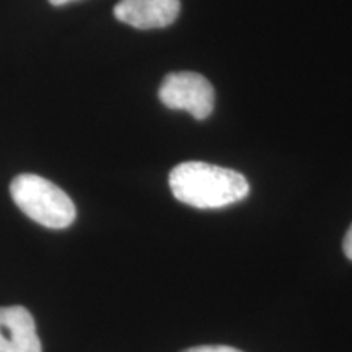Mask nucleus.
<instances>
[{
  "mask_svg": "<svg viewBox=\"0 0 352 352\" xmlns=\"http://www.w3.org/2000/svg\"><path fill=\"white\" fill-rule=\"evenodd\" d=\"M168 183L176 199L196 209H222L250 195V183L243 175L204 162L176 165Z\"/></svg>",
  "mask_w": 352,
  "mask_h": 352,
  "instance_id": "1",
  "label": "nucleus"
},
{
  "mask_svg": "<svg viewBox=\"0 0 352 352\" xmlns=\"http://www.w3.org/2000/svg\"><path fill=\"white\" fill-rule=\"evenodd\" d=\"M12 199L30 219L47 228H67L77 217L69 195L38 175H19L10 184Z\"/></svg>",
  "mask_w": 352,
  "mask_h": 352,
  "instance_id": "2",
  "label": "nucleus"
},
{
  "mask_svg": "<svg viewBox=\"0 0 352 352\" xmlns=\"http://www.w3.org/2000/svg\"><path fill=\"white\" fill-rule=\"evenodd\" d=\"M158 98L166 108L191 113L197 121L214 111L215 91L204 76L196 72L168 74L158 90Z\"/></svg>",
  "mask_w": 352,
  "mask_h": 352,
  "instance_id": "3",
  "label": "nucleus"
},
{
  "mask_svg": "<svg viewBox=\"0 0 352 352\" xmlns=\"http://www.w3.org/2000/svg\"><path fill=\"white\" fill-rule=\"evenodd\" d=\"M179 8V0H121L114 7V16L138 30H155L173 23Z\"/></svg>",
  "mask_w": 352,
  "mask_h": 352,
  "instance_id": "4",
  "label": "nucleus"
},
{
  "mask_svg": "<svg viewBox=\"0 0 352 352\" xmlns=\"http://www.w3.org/2000/svg\"><path fill=\"white\" fill-rule=\"evenodd\" d=\"M0 352H43L36 323L23 307H0Z\"/></svg>",
  "mask_w": 352,
  "mask_h": 352,
  "instance_id": "5",
  "label": "nucleus"
},
{
  "mask_svg": "<svg viewBox=\"0 0 352 352\" xmlns=\"http://www.w3.org/2000/svg\"><path fill=\"white\" fill-rule=\"evenodd\" d=\"M183 352H241L235 347L230 346H197V347H191V349H186Z\"/></svg>",
  "mask_w": 352,
  "mask_h": 352,
  "instance_id": "6",
  "label": "nucleus"
},
{
  "mask_svg": "<svg viewBox=\"0 0 352 352\" xmlns=\"http://www.w3.org/2000/svg\"><path fill=\"white\" fill-rule=\"evenodd\" d=\"M342 250H344V254L352 261V226L347 230L344 241H342Z\"/></svg>",
  "mask_w": 352,
  "mask_h": 352,
  "instance_id": "7",
  "label": "nucleus"
},
{
  "mask_svg": "<svg viewBox=\"0 0 352 352\" xmlns=\"http://www.w3.org/2000/svg\"><path fill=\"white\" fill-rule=\"evenodd\" d=\"M70 2H76V0H50L51 6H56V7L65 6V3H70Z\"/></svg>",
  "mask_w": 352,
  "mask_h": 352,
  "instance_id": "8",
  "label": "nucleus"
}]
</instances>
